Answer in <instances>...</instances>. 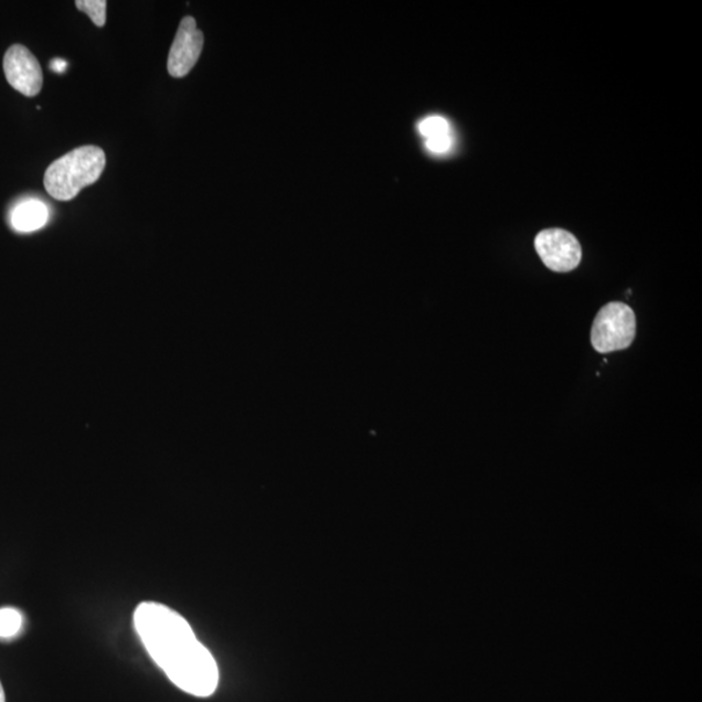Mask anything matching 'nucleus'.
<instances>
[{
	"instance_id": "nucleus-8",
	"label": "nucleus",
	"mask_w": 702,
	"mask_h": 702,
	"mask_svg": "<svg viewBox=\"0 0 702 702\" xmlns=\"http://www.w3.org/2000/svg\"><path fill=\"white\" fill-rule=\"evenodd\" d=\"M11 222L13 228L21 233L39 231L49 222V209L36 200L21 202L12 211Z\"/></svg>"
},
{
	"instance_id": "nucleus-7",
	"label": "nucleus",
	"mask_w": 702,
	"mask_h": 702,
	"mask_svg": "<svg viewBox=\"0 0 702 702\" xmlns=\"http://www.w3.org/2000/svg\"><path fill=\"white\" fill-rule=\"evenodd\" d=\"M419 134L426 140V148L429 152L442 156L449 152L455 143V136L450 124L445 117L429 116L419 123Z\"/></svg>"
},
{
	"instance_id": "nucleus-3",
	"label": "nucleus",
	"mask_w": 702,
	"mask_h": 702,
	"mask_svg": "<svg viewBox=\"0 0 702 702\" xmlns=\"http://www.w3.org/2000/svg\"><path fill=\"white\" fill-rule=\"evenodd\" d=\"M636 336V318L630 306L611 302L598 311L591 331L592 347L606 354L625 350Z\"/></svg>"
},
{
	"instance_id": "nucleus-4",
	"label": "nucleus",
	"mask_w": 702,
	"mask_h": 702,
	"mask_svg": "<svg viewBox=\"0 0 702 702\" xmlns=\"http://www.w3.org/2000/svg\"><path fill=\"white\" fill-rule=\"evenodd\" d=\"M535 248L544 265L554 273H570L582 260L579 241L565 230L541 231L535 238Z\"/></svg>"
},
{
	"instance_id": "nucleus-1",
	"label": "nucleus",
	"mask_w": 702,
	"mask_h": 702,
	"mask_svg": "<svg viewBox=\"0 0 702 702\" xmlns=\"http://www.w3.org/2000/svg\"><path fill=\"white\" fill-rule=\"evenodd\" d=\"M135 627L152 660L180 690L196 698L216 691L215 658L179 613L162 604L142 603L135 611Z\"/></svg>"
},
{
	"instance_id": "nucleus-9",
	"label": "nucleus",
	"mask_w": 702,
	"mask_h": 702,
	"mask_svg": "<svg viewBox=\"0 0 702 702\" xmlns=\"http://www.w3.org/2000/svg\"><path fill=\"white\" fill-rule=\"evenodd\" d=\"M23 627V617L12 608L0 609V639H11Z\"/></svg>"
},
{
	"instance_id": "nucleus-5",
	"label": "nucleus",
	"mask_w": 702,
	"mask_h": 702,
	"mask_svg": "<svg viewBox=\"0 0 702 702\" xmlns=\"http://www.w3.org/2000/svg\"><path fill=\"white\" fill-rule=\"evenodd\" d=\"M3 70L14 91L29 98L40 94L43 85L41 64L25 46L13 45L7 50Z\"/></svg>"
},
{
	"instance_id": "nucleus-10",
	"label": "nucleus",
	"mask_w": 702,
	"mask_h": 702,
	"mask_svg": "<svg viewBox=\"0 0 702 702\" xmlns=\"http://www.w3.org/2000/svg\"><path fill=\"white\" fill-rule=\"evenodd\" d=\"M77 10L87 14L95 25L105 26L107 20L106 0H77Z\"/></svg>"
},
{
	"instance_id": "nucleus-2",
	"label": "nucleus",
	"mask_w": 702,
	"mask_h": 702,
	"mask_svg": "<svg viewBox=\"0 0 702 702\" xmlns=\"http://www.w3.org/2000/svg\"><path fill=\"white\" fill-rule=\"evenodd\" d=\"M106 167V153L98 146H83L51 163L45 173L47 193L56 201L76 199L86 187L97 182Z\"/></svg>"
},
{
	"instance_id": "nucleus-11",
	"label": "nucleus",
	"mask_w": 702,
	"mask_h": 702,
	"mask_svg": "<svg viewBox=\"0 0 702 702\" xmlns=\"http://www.w3.org/2000/svg\"><path fill=\"white\" fill-rule=\"evenodd\" d=\"M68 67V63L63 61V59H54L53 62H51V70H53L54 72L57 73H63L65 70H67Z\"/></svg>"
},
{
	"instance_id": "nucleus-12",
	"label": "nucleus",
	"mask_w": 702,
	"mask_h": 702,
	"mask_svg": "<svg viewBox=\"0 0 702 702\" xmlns=\"http://www.w3.org/2000/svg\"><path fill=\"white\" fill-rule=\"evenodd\" d=\"M0 702H6V693L3 690L2 682H0Z\"/></svg>"
},
{
	"instance_id": "nucleus-6",
	"label": "nucleus",
	"mask_w": 702,
	"mask_h": 702,
	"mask_svg": "<svg viewBox=\"0 0 702 702\" xmlns=\"http://www.w3.org/2000/svg\"><path fill=\"white\" fill-rule=\"evenodd\" d=\"M203 45L204 36L196 28L195 19L192 17L182 19L168 55V73L174 78L185 77L199 62Z\"/></svg>"
}]
</instances>
